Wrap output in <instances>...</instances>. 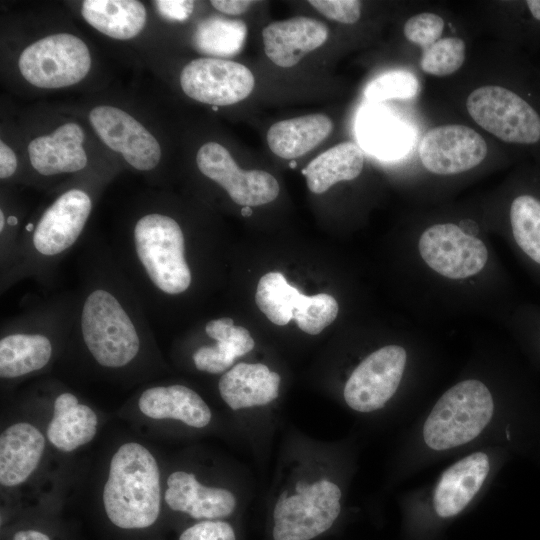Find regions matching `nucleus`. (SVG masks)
I'll return each mask as SVG.
<instances>
[{"label": "nucleus", "instance_id": "nucleus-23", "mask_svg": "<svg viewBox=\"0 0 540 540\" xmlns=\"http://www.w3.org/2000/svg\"><path fill=\"white\" fill-rule=\"evenodd\" d=\"M333 130V122L323 114H311L282 120L267 132L270 150L280 158L303 156L325 140Z\"/></svg>", "mask_w": 540, "mask_h": 540}, {"label": "nucleus", "instance_id": "nucleus-2", "mask_svg": "<svg viewBox=\"0 0 540 540\" xmlns=\"http://www.w3.org/2000/svg\"><path fill=\"white\" fill-rule=\"evenodd\" d=\"M76 294L49 300L2 326L0 378L16 382L44 372L64 355Z\"/></svg>", "mask_w": 540, "mask_h": 540}, {"label": "nucleus", "instance_id": "nucleus-29", "mask_svg": "<svg viewBox=\"0 0 540 540\" xmlns=\"http://www.w3.org/2000/svg\"><path fill=\"white\" fill-rule=\"evenodd\" d=\"M302 293L285 279L280 272H268L258 284L255 301L260 311L275 325L283 326L293 318Z\"/></svg>", "mask_w": 540, "mask_h": 540}, {"label": "nucleus", "instance_id": "nucleus-8", "mask_svg": "<svg viewBox=\"0 0 540 540\" xmlns=\"http://www.w3.org/2000/svg\"><path fill=\"white\" fill-rule=\"evenodd\" d=\"M50 445L43 424L21 416L6 423L0 433V486L2 491L23 488L36 478Z\"/></svg>", "mask_w": 540, "mask_h": 540}, {"label": "nucleus", "instance_id": "nucleus-14", "mask_svg": "<svg viewBox=\"0 0 540 540\" xmlns=\"http://www.w3.org/2000/svg\"><path fill=\"white\" fill-rule=\"evenodd\" d=\"M418 154L429 172L455 175L478 166L487 155V144L470 127L460 124L441 125L423 135Z\"/></svg>", "mask_w": 540, "mask_h": 540}, {"label": "nucleus", "instance_id": "nucleus-10", "mask_svg": "<svg viewBox=\"0 0 540 540\" xmlns=\"http://www.w3.org/2000/svg\"><path fill=\"white\" fill-rule=\"evenodd\" d=\"M406 360L405 349L398 345L384 346L369 354L345 384L343 396L347 405L363 413L382 408L395 394Z\"/></svg>", "mask_w": 540, "mask_h": 540}, {"label": "nucleus", "instance_id": "nucleus-37", "mask_svg": "<svg viewBox=\"0 0 540 540\" xmlns=\"http://www.w3.org/2000/svg\"><path fill=\"white\" fill-rule=\"evenodd\" d=\"M17 169V158L12 149L3 141L0 142V178H10Z\"/></svg>", "mask_w": 540, "mask_h": 540}, {"label": "nucleus", "instance_id": "nucleus-31", "mask_svg": "<svg viewBox=\"0 0 540 540\" xmlns=\"http://www.w3.org/2000/svg\"><path fill=\"white\" fill-rule=\"evenodd\" d=\"M464 60V41L457 37H447L424 49L420 67L427 74L442 77L456 72Z\"/></svg>", "mask_w": 540, "mask_h": 540}, {"label": "nucleus", "instance_id": "nucleus-11", "mask_svg": "<svg viewBox=\"0 0 540 540\" xmlns=\"http://www.w3.org/2000/svg\"><path fill=\"white\" fill-rule=\"evenodd\" d=\"M424 262L450 279H463L479 273L488 260L485 244L452 223L427 228L418 243Z\"/></svg>", "mask_w": 540, "mask_h": 540}, {"label": "nucleus", "instance_id": "nucleus-34", "mask_svg": "<svg viewBox=\"0 0 540 540\" xmlns=\"http://www.w3.org/2000/svg\"><path fill=\"white\" fill-rule=\"evenodd\" d=\"M309 4L328 19L354 24L361 15V1L357 0H310Z\"/></svg>", "mask_w": 540, "mask_h": 540}, {"label": "nucleus", "instance_id": "nucleus-28", "mask_svg": "<svg viewBox=\"0 0 540 540\" xmlns=\"http://www.w3.org/2000/svg\"><path fill=\"white\" fill-rule=\"evenodd\" d=\"M509 221L515 244L540 267V195L522 192L515 196L509 208Z\"/></svg>", "mask_w": 540, "mask_h": 540}, {"label": "nucleus", "instance_id": "nucleus-36", "mask_svg": "<svg viewBox=\"0 0 540 540\" xmlns=\"http://www.w3.org/2000/svg\"><path fill=\"white\" fill-rule=\"evenodd\" d=\"M159 13L168 20L184 21L191 15L194 2L187 0H162L155 2Z\"/></svg>", "mask_w": 540, "mask_h": 540}, {"label": "nucleus", "instance_id": "nucleus-32", "mask_svg": "<svg viewBox=\"0 0 540 540\" xmlns=\"http://www.w3.org/2000/svg\"><path fill=\"white\" fill-rule=\"evenodd\" d=\"M419 82L410 71H387L371 80L364 89L365 97L372 102L388 99H410L417 95Z\"/></svg>", "mask_w": 540, "mask_h": 540}, {"label": "nucleus", "instance_id": "nucleus-13", "mask_svg": "<svg viewBox=\"0 0 540 540\" xmlns=\"http://www.w3.org/2000/svg\"><path fill=\"white\" fill-rule=\"evenodd\" d=\"M199 171L220 185L229 197L243 207L259 206L275 200L279 184L263 170H242L228 150L216 142H207L196 155Z\"/></svg>", "mask_w": 540, "mask_h": 540}, {"label": "nucleus", "instance_id": "nucleus-19", "mask_svg": "<svg viewBox=\"0 0 540 540\" xmlns=\"http://www.w3.org/2000/svg\"><path fill=\"white\" fill-rule=\"evenodd\" d=\"M83 142L82 127L76 123H65L51 134L39 136L29 143L30 163L44 176L80 171L87 164Z\"/></svg>", "mask_w": 540, "mask_h": 540}, {"label": "nucleus", "instance_id": "nucleus-25", "mask_svg": "<svg viewBox=\"0 0 540 540\" xmlns=\"http://www.w3.org/2000/svg\"><path fill=\"white\" fill-rule=\"evenodd\" d=\"M81 13L92 27L119 40L135 37L146 23V9L135 0H85Z\"/></svg>", "mask_w": 540, "mask_h": 540}, {"label": "nucleus", "instance_id": "nucleus-22", "mask_svg": "<svg viewBox=\"0 0 540 540\" xmlns=\"http://www.w3.org/2000/svg\"><path fill=\"white\" fill-rule=\"evenodd\" d=\"M204 332L213 343L199 346L192 353V361L198 371L221 374L229 370L235 360L254 348L250 332L234 324L233 319L221 317L208 321Z\"/></svg>", "mask_w": 540, "mask_h": 540}, {"label": "nucleus", "instance_id": "nucleus-30", "mask_svg": "<svg viewBox=\"0 0 540 540\" xmlns=\"http://www.w3.org/2000/svg\"><path fill=\"white\" fill-rule=\"evenodd\" d=\"M338 311L336 299L329 294H303L292 319L303 332L317 335L336 319Z\"/></svg>", "mask_w": 540, "mask_h": 540}, {"label": "nucleus", "instance_id": "nucleus-1", "mask_svg": "<svg viewBox=\"0 0 540 540\" xmlns=\"http://www.w3.org/2000/svg\"><path fill=\"white\" fill-rule=\"evenodd\" d=\"M83 253L64 355L111 381L134 383L157 376L159 355L148 312L109 245L89 244Z\"/></svg>", "mask_w": 540, "mask_h": 540}, {"label": "nucleus", "instance_id": "nucleus-4", "mask_svg": "<svg viewBox=\"0 0 540 540\" xmlns=\"http://www.w3.org/2000/svg\"><path fill=\"white\" fill-rule=\"evenodd\" d=\"M494 410L488 388L478 380H465L447 390L423 426L425 443L433 450L466 444L487 426Z\"/></svg>", "mask_w": 540, "mask_h": 540}, {"label": "nucleus", "instance_id": "nucleus-16", "mask_svg": "<svg viewBox=\"0 0 540 540\" xmlns=\"http://www.w3.org/2000/svg\"><path fill=\"white\" fill-rule=\"evenodd\" d=\"M48 399L50 414L43 426L51 449L70 455L96 438L100 418L91 405L65 388H57Z\"/></svg>", "mask_w": 540, "mask_h": 540}, {"label": "nucleus", "instance_id": "nucleus-18", "mask_svg": "<svg viewBox=\"0 0 540 540\" xmlns=\"http://www.w3.org/2000/svg\"><path fill=\"white\" fill-rule=\"evenodd\" d=\"M327 38V26L309 17L272 22L262 31L265 54L283 68L295 66L306 54L322 46Z\"/></svg>", "mask_w": 540, "mask_h": 540}, {"label": "nucleus", "instance_id": "nucleus-12", "mask_svg": "<svg viewBox=\"0 0 540 540\" xmlns=\"http://www.w3.org/2000/svg\"><path fill=\"white\" fill-rule=\"evenodd\" d=\"M180 85L190 98L210 105L240 102L252 92L255 79L244 65L226 59L199 58L181 71Z\"/></svg>", "mask_w": 540, "mask_h": 540}, {"label": "nucleus", "instance_id": "nucleus-33", "mask_svg": "<svg viewBox=\"0 0 540 540\" xmlns=\"http://www.w3.org/2000/svg\"><path fill=\"white\" fill-rule=\"evenodd\" d=\"M444 20L435 13L423 12L409 18L404 25L406 39L426 49L442 35Z\"/></svg>", "mask_w": 540, "mask_h": 540}, {"label": "nucleus", "instance_id": "nucleus-7", "mask_svg": "<svg viewBox=\"0 0 540 540\" xmlns=\"http://www.w3.org/2000/svg\"><path fill=\"white\" fill-rule=\"evenodd\" d=\"M22 76L39 88L56 89L80 82L89 72L91 56L77 36L61 33L26 47L18 60Z\"/></svg>", "mask_w": 540, "mask_h": 540}, {"label": "nucleus", "instance_id": "nucleus-6", "mask_svg": "<svg viewBox=\"0 0 540 540\" xmlns=\"http://www.w3.org/2000/svg\"><path fill=\"white\" fill-rule=\"evenodd\" d=\"M297 494L282 493L273 511L274 540H311L327 531L341 511V490L322 479L296 484Z\"/></svg>", "mask_w": 540, "mask_h": 540}, {"label": "nucleus", "instance_id": "nucleus-21", "mask_svg": "<svg viewBox=\"0 0 540 540\" xmlns=\"http://www.w3.org/2000/svg\"><path fill=\"white\" fill-rule=\"evenodd\" d=\"M281 378L262 363H238L218 382L222 400L234 411L264 406L278 397Z\"/></svg>", "mask_w": 540, "mask_h": 540}, {"label": "nucleus", "instance_id": "nucleus-3", "mask_svg": "<svg viewBox=\"0 0 540 540\" xmlns=\"http://www.w3.org/2000/svg\"><path fill=\"white\" fill-rule=\"evenodd\" d=\"M91 211V197L82 189H69L58 196L36 223L25 226L28 235L19 242L11 267L1 278L2 290L24 277L51 280L60 260L82 235Z\"/></svg>", "mask_w": 540, "mask_h": 540}, {"label": "nucleus", "instance_id": "nucleus-27", "mask_svg": "<svg viewBox=\"0 0 540 540\" xmlns=\"http://www.w3.org/2000/svg\"><path fill=\"white\" fill-rule=\"evenodd\" d=\"M246 35L247 26L242 20L211 16L198 23L192 42L200 53L223 59L242 50Z\"/></svg>", "mask_w": 540, "mask_h": 540}, {"label": "nucleus", "instance_id": "nucleus-24", "mask_svg": "<svg viewBox=\"0 0 540 540\" xmlns=\"http://www.w3.org/2000/svg\"><path fill=\"white\" fill-rule=\"evenodd\" d=\"M358 137L370 153L384 159H395L412 144L409 127L384 109L369 107L358 118Z\"/></svg>", "mask_w": 540, "mask_h": 540}, {"label": "nucleus", "instance_id": "nucleus-39", "mask_svg": "<svg viewBox=\"0 0 540 540\" xmlns=\"http://www.w3.org/2000/svg\"><path fill=\"white\" fill-rule=\"evenodd\" d=\"M11 540H51V538L48 534L36 528H26L15 532Z\"/></svg>", "mask_w": 540, "mask_h": 540}, {"label": "nucleus", "instance_id": "nucleus-35", "mask_svg": "<svg viewBox=\"0 0 540 540\" xmlns=\"http://www.w3.org/2000/svg\"><path fill=\"white\" fill-rule=\"evenodd\" d=\"M178 540H236V536L225 521L202 520L185 529Z\"/></svg>", "mask_w": 540, "mask_h": 540}, {"label": "nucleus", "instance_id": "nucleus-17", "mask_svg": "<svg viewBox=\"0 0 540 540\" xmlns=\"http://www.w3.org/2000/svg\"><path fill=\"white\" fill-rule=\"evenodd\" d=\"M163 501L171 511L196 520L222 519L231 515L236 507V498L230 490L206 485L195 472L185 469L163 474Z\"/></svg>", "mask_w": 540, "mask_h": 540}, {"label": "nucleus", "instance_id": "nucleus-38", "mask_svg": "<svg viewBox=\"0 0 540 540\" xmlns=\"http://www.w3.org/2000/svg\"><path fill=\"white\" fill-rule=\"evenodd\" d=\"M253 1L248 0H213L211 1L212 6L220 12L238 15L246 12Z\"/></svg>", "mask_w": 540, "mask_h": 540}, {"label": "nucleus", "instance_id": "nucleus-26", "mask_svg": "<svg viewBox=\"0 0 540 540\" xmlns=\"http://www.w3.org/2000/svg\"><path fill=\"white\" fill-rule=\"evenodd\" d=\"M364 166V154L354 142L339 143L314 158L303 170L308 189L315 194L331 186L358 177Z\"/></svg>", "mask_w": 540, "mask_h": 540}, {"label": "nucleus", "instance_id": "nucleus-15", "mask_svg": "<svg viewBox=\"0 0 540 540\" xmlns=\"http://www.w3.org/2000/svg\"><path fill=\"white\" fill-rule=\"evenodd\" d=\"M91 126L113 151L133 168L149 171L157 166L161 148L156 138L134 117L113 106H97L89 113Z\"/></svg>", "mask_w": 540, "mask_h": 540}, {"label": "nucleus", "instance_id": "nucleus-5", "mask_svg": "<svg viewBox=\"0 0 540 540\" xmlns=\"http://www.w3.org/2000/svg\"><path fill=\"white\" fill-rule=\"evenodd\" d=\"M466 108L479 126L503 142L540 146V108L529 97L503 86L486 85L469 94Z\"/></svg>", "mask_w": 540, "mask_h": 540}, {"label": "nucleus", "instance_id": "nucleus-20", "mask_svg": "<svg viewBox=\"0 0 540 540\" xmlns=\"http://www.w3.org/2000/svg\"><path fill=\"white\" fill-rule=\"evenodd\" d=\"M489 472V459L476 452L459 460L444 471L434 491L433 505L443 518L461 512L474 498Z\"/></svg>", "mask_w": 540, "mask_h": 540}, {"label": "nucleus", "instance_id": "nucleus-9", "mask_svg": "<svg viewBox=\"0 0 540 540\" xmlns=\"http://www.w3.org/2000/svg\"><path fill=\"white\" fill-rule=\"evenodd\" d=\"M129 406L127 412L152 429L168 422L203 429L212 420V411L205 400L195 390L180 383L148 384L134 395Z\"/></svg>", "mask_w": 540, "mask_h": 540}, {"label": "nucleus", "instance_id": "nucleus-40", "mask_svg": "<svg viewBox=\"0 0 540 540\" xmlns=\"http://www.w3.org/2000/svg\"><path fill=\"white\" fill-rule=\"evenodd\" d=\"M241 212H242V215L245 217H248L252 214L251 207H248V206L242 207Z\"/></svg>", "mask_w": 540, "mask_h": 540}]
</instances>
